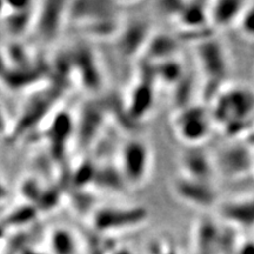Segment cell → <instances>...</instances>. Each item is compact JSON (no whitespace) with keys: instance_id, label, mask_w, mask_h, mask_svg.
I'll return each mask as SVG.
<instances>
[{"instance_id":"9","label":"cell","mask_w":254,"mask_h":254,"mask_svg":"<svg viewBox=\"0 0 254 254\" xmlns=\"http://www.w3.org/2000/svg\"><path fill=\"white\" fill-rule=\"evenodd\" d=\"M220 215L231 227L254 228V194L225 202Z\"/></svg>"},{"instance_id":"10","label":"cell","mask_w":254,"mask_h":254,"mask_svg":"<svg viewBox=\"0 0 254 254\" xmlns=\"http://www.w3.org/2000/svg\"><path fill=\"white\" fill-rule=\"evenodd\" d=\"M173 17L185 31L202 32L209 25L208 5L205 2L180 1Z\"/></svg>"},{"instance_id":"8","label":"cell","mask_w":254,"mask_h":254,"mask_svg":"<svg viewBox=\"0 0 254 254\" xmlns=\"http://www.w3.org/2000/svg\"><path fill=\"white\" fill-rule=\"evenodd\" d=\"M180 165L183 176L206 182L211 180L212 174L215 171L214 160L202 148H200V146L189 147V150L183 154Z\"/></svg>"},{"instance_id":"12","label":"cell","mask_w":254,"mask_h":254,"mask_svg":"<svg viewBox=\"0 0 254 254\" xmlns=\"http://www.w3.org/2000/svg\"><path fill=\"white\" fill-rule=\"evenodd\" d=\"M247 5L239 0H218L208 4L209 24L218 28H225L238 24L240 15Z\"/></svg>"},{"instance_id":"13","label":"cell","mask_w":254,"mask_h":254,"mask_svg":"<svg viewBox=\"0 0 254 254\" xmlns=\"http://www.w3.org/2000/svg\"><path fill=\"white\" fill-rule=\"evenodd\" d=\"M151 39L148 25L142 20H133L122 30L119 38V49L124 55H133L142 46H147Z\"/></svg>"},{"instance_id":"20","label":"cell","mask_w":254,"mask_h":254,"mask_svg":"<svg viewBox=\"0 0 254 254\" xmlns=\"http://www.w3.org/2000/svg\"><path fill=\"white\" fill-rule=\"evenodd\" d=\"M8 196H9L8 186L6 185V183L4 182V179H2V178L0 177V204H1V202L6 201V200L8 199Z\"/></svg>"},{"instance_id":"17","label":"cell","mask_w":254,"mask_h":254,"mask_svg":"<svg viewBox=\"0 0 254 254\" xmlns=\"http://www.w3.org/2000/svg\"><path fill=\"white\" fill-rule=\"evenodd\" d=\"M238 26L246 38L254 39V2H247L238 21Z\"/></svg>"},{"instance_id":"4","label":"cell","mask_w":254,"mask_h":254,"mask_svg":"<svg viewBox=\"0 0 254 254\" xmlns=\"http://www.w3.org/2000/svg\"><path fill=\"white\" fill-rule=\"evenodd\" d=\"M152 170V152L145 141L132 139L120 151L119 171L127 185L140 186Z\"/></svg>"},{"instance_id":"22","label":"cell","mask_w":254,"mask_h":254,"mask_svg":"<svg viewBox=\"0 0 254 254\" xmlns=\"http://www.w3.org/2000/svg\"><path fill=\"white\" fill-rule=\"evenodd\" d=\"M166 254H176V253H174V252H173V251H170V252H168V253H166Z\"/></svg>"},{"instance_id":"6","label":"cell","mask_w":254,"mask_h":254,"mask_svg":"<svg viewBox=\"0 0 254 254\" xmlns=\"http://www.w3.org/2000/svg\"><path fill=\"white\" fill-rule=\"evenodd\" d=\"M214 160L215 171L227 178H240L253 173L254 148L247 142H233L219 151Z\"/></svg>"},{"instance_id":"1","label":"cell","mask_w":254,"mask_h":254,"mask_svg":"<svg viewBox=\"0 0 254 254\" xmlns=\"http://www.w3.org/2000/svg\"><path fill=\"white\" fill-rule=\"evenodd\" d=\"M212 103V119L214 125L224 129L225 134L237 138L252 131L254 92L250 87L241 85L225 87Z\"/></svg>"},{"instance_id":"2","label":"cell","mask_w":254,"mask_h":254,"mask_svg":"<svg viewBox=\"0 0 254 254\" xmlns=\"http://www.w3.org/2000/svg\"><path fill=\"white\" fill-rule=\"evenodd\" d=\"M198 62L205 79V98L213 101L224 90L228 77V63L224 47L213 38L200 41L196 47Z\"/></svg>"},{"instance_id":"16","label":"cell","mask_w":254,"mask_h":254,"mask_svg":"<svg viewBox=\"0 0 254 254\" xmlns=\"http://www.w3.org/2000/svg\"><path fill=\"white\" fill-rule=\"evenodd\" d=\"M51 247L55 254H77V241L71 232L58 228L52 233Z\"/></svg>"},{"instance_id":"19","label":"cell","mask_w":254,"mask_h":254,"mask_svg":"<svg viewBox=\"0 0 254 254\" xmlns=\"http://www.w3.org/2000/svg\"><path fill=\"white\" fill-rule=\"evenodd\" d=\"M8 131V119L5 110L0 106V135L6 134Z\"/></svg>"},{"instance_id":"11","label":"cell","mask_w":254,"mask_h":254,"mask_svg":"<svg viewBox=\"0 0 254 254\" xmlns=\"http://www.w3.org/2000/svg\"><path fill=\"white\" fill-rule=\"evenodd\" d=\"M65 5L63 2H47L44 4V7L37 8L34 23L43 39L51 40L58 33L64 14L66 13V9L63 7Z\"/></svg>"},{"instance_id":"7","label":"cell","mask_w":254,"mask_h":254,"mask_svg":"<svg viewBox=\"0 0 254 254\" xmlns=\"http://www.w3.org/2000/svg\"><path fill=\"white\" fill-rule=\"evenodd\" d=\"M173 192L182 201L194 207L207 208L217 201V190L211 182L180 176L173 182Z\"/></svg>"},{"instance_id":"23","label":"cell","mask_w":254,"mask_h":254,"mask_svg":"<svg viewBox=\"0 0 254 254\" xmlns=\"http://www.w3.org/2000/svg\"><path fill=\"white\" fill-rule=\"evenodd\" d=\"M253 173H254V161H253Z\"/></svg>"},{"instance_id":"3","label":"cell","mask_w":254,"mask_h":254,"mask_svg":"<svg viewBox=\"0 0 254 254\" xmlns=\"http://www.w3.org/2000/svg\"><path fill=\"white\" fill-rule=\"evenodd\" d=\"M173 129L180 141L189 147L200 146L207 140L214 123L211 111L202 105H189L179 109L173 118Z\"/></svg>"},{"instance_id":"15","label":"cell","mask_w":254,"mask_h":254,"mask_svg":"<svg viewBox=\"0 0 254 254\" xmlns=\"http://www.w3.org/2000/svg\"><path fill=\"white\" fill-rule=\"evenodd\" d=\"M147 50L152 58H159L160 60H166L174 58V55L178 51L179 44L178 40L168 36L151 37L147 44Z\"/></svg>"},{"instance_id":"14","label":"cell","mask_w":254,"mask_h":254,"mask_svg":"<svg viewBox=\"0 0 254 254\" xmlns=\"http://www.w3.org/2000/svg\"><path fill=\"white\" fill-rule=\"evenodd\" d=\"M131 94L128 113L134 118H142L153 105V92L151 85L139 84Z\"/></svg>"},{"instance_id":"21","label":"cell","mask_w":254,"mask_h":254,"mask_svg":"<svg viewBox=\"0 0 254 254\" xmlns=\"http://www.w3.org/2000/svg\"><path fill=\"white\" fill-rule=\"evenodd\" d=\"M254 139V131H251L250 133H249V138H247V140H250V139ZM251 146V147H252V148H254V141L252 142V144H251L250 145Z\"/></svg>"},{"instance_id":"5","label":"cell","mask_w":254,"mask_h":254,"mask_svg":"<svg viewBox=\"0 0 254 254\" xmlns=\"http://www.w3.org/2000/svg\"><path fill=\"white\" fill-rule=\"evenodd\" d=\"M148 219V211L142 206L129 207H104L95 212L93 225L101 232L131 230L144 224Z\"/></svg>"},{"instance_id":"18","label":"cell","mask_w":254,"mask_h":254,"mask_svg":"<svg viewBox=\"0 0 254 254\" xmlns=\"http://www.w3.org/2000/svg\"><path fill=\"white\" fill-rule=\"evenodd\" d=\"M234 254H254V240L247 239L243 243L238 244Z\"/></svg>"}]
</instances>
